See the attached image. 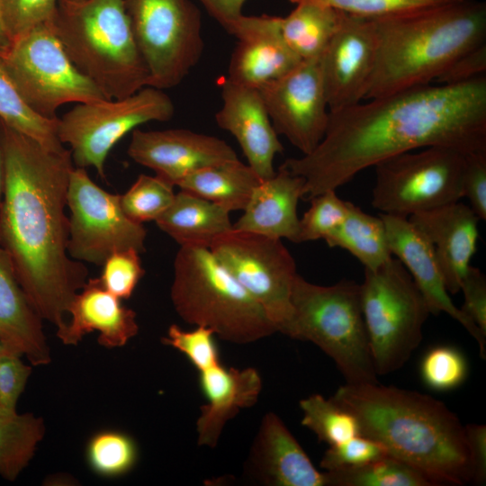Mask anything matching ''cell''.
Listing matches in <instances>:
<instances>
[{
    "instance_id": "35",
    "label": "cell",
    "mask_w": 486,
    "mask_h": 486,
    "mask_svg": "<svg viewBox=\"0 0 486 486\" xmlns=\"http://www.w3.org/2000/svg\"><path fill=\"white\" fill-rule=\"evenodd\" d=\"M86 457L96 474L113 478L128 473L138 460V447L128 434L117 430H103L87 442Z\"/></svg>"
},
{
    "instance_id": "34",
    "label": "cell",
    "mask_w": 486,
    "mask_h": 486,
    "mask_svg": "<svg viewBox=\"0 0 486 486\" xmlns=\"http://www.w3.org/2000/svg\"><path fill=\"white\" fill-rule=\"evenodd\" d=\"M302 425L312 431L320 441L328 446L340 444L359 435L355 416L320 394H312L300 401Z\"/></svg>"
},
{
    "instance_id": "8",
    "label": "cell",
    "mask_w": 486,
    "mask_h": 486,
    "mask_svg": "<svg viewBox=\"0 0 486 486\" xmlns=\"http://www.w3.org/2000/svg\"><path fill=\"white\" fill-rule=\"evenodd\" d=\"M360 295L375 372L391 374L419 346L430 311L410 273L394 256L374 270L364 269Z\"/></svg>"
},
{
    "instance_id": "42",
    "label": "cell",
    "mask_w": 486,
    "mask_h": 486,
    "mask_svg": "<svg viewBox=\"0 0 486 486\" xmlns=\"http://www.w3.org/2000/svg\"><path fill=\"white\" fill-rule=\"evenodd\" d=\"M385 455L388 454L379 443L357 435L340 444L329 446L320 464L326 471H337L363 465Z\"/></svg>"
},
{
    "instance_id": "6",
    "label": "cell",
    "mask_w": 486,
    "mask_h": 486,
    "mask_svg": "<svg viewBox=\"0 0 486 486\" xmlns=\"http://www.w3.org/2000/svg\"><path fill=\"white\" fill-rule=\"evenodd\" d=\"M170 297L183 320L231 343L248 344L277 332L262 306L206 248L180 247Z\"/></svg>"
},
{
    "instance_id": "21",
    "label": "cell",
    "mask_w": 486,
    "mask_h": 486,
    "mask_svg": "<svg viewBox=\"0 0 486 486\" xmlns=\"http://www.w3.org/2000/svg\"><path fill=\"white\" fill-rule=\"evenodd\" d=\"M206 404L196 421L197 443L214 448L226 423L241 409L254 406L262 390V379L253 367L224 366L214 355L194 365Z\"/></svg>"
},
{
    "instance_id": "32",
    "label": "cell",
    "mask_w": 486,
    "mask_h": 486,
    "mask_svg": "<svg viewBox=\"0 0 486 486\" xmlns=\"http://www.w3.org/2000/svg\"><path fill=\"white\" fill-rule=\"evenodd\" d=\"M0 120L50 150L65 149L58 137V118L49 119L36 113L23 100L1 64Z\"/></svg>"
},
{
    "instance_id": "23",
    "label": "cell",
    "mask_w": 486,
    "mask_h": 486,
    "mask_svg": "<svg viewBox=\"0 0 486 486\" xmlns=\"http://www.w3.org/2000/svg\"><path fill=\"white\" fill-rule=\"evenodd\" d=\"M248 468L259 482L272 486H327L302 446L274 412L262 418L252 444Z\"/></svg>"
},
{
    "instance_id": "40",
    "label": "cell",
    "mask_w": 486,
    "mask_h": 486,
    "mask_svg": "<svg viewBox=\"0 0 486 486\" xmlns=\"http://www.w3.org/2000/svg\"><path fill=\"white\" fill-rule=\"evenodd\" d=\"M144 274L140 253L128 249L109 256L99 278L108 292L122 300L132 295Z\"/></svg>"
},
{
    "instance_id": "9",
    "label": "cell",
    "mask_w": 486,
    "mask_h": 486,
    "mask_svg": "<svg viewBox=\"0 0 486 486\" xmlns=\"http://www.w3.org/2000/svg\"><path fill=\"white\" fill-rule=\"evenodd\" d=\"M52 20L13 39L0 53V64L23 100L49 119L66 104L107 99L71 62Z\"/></svg>"
},
{
    "instance_id": "44",
    "label": "cell",
    "mask_w": 486,
    "mask_h": 486,
    "mask_svg": "<svg viewBox=\"0 0 486 486\" xmlns=\"http://www.w3.org/2000/svg\"><path fill=\"white\" fill-rule=\"evenodd\" d=\"M463 198L470 202V208L480 218L486 220V152L465 155L462 182Z\"/></svg>"
},
{
    "instance_id": "38",
    "label": "cell",
    "mask_w": 486,
    "mask_h": 486,
    "mask_svg": "<svg viewBox=\"0 0 486 486\" xmlns=\"http://www.w3.org/2000/svg\"><path fill=\"white\" fill-rule=\"evenodd\" d=\"M467 374L468 364L464 356L451 346H437L429 349L420 364L424 383L437 392L457 388Z\"/></svg>"
},
{
    "instance_id": "30",
    "label": "cell",
    "mask_w": 486,
    "mask_h": 486,
    "mask_svg": "<svg viewBox=\"0 0 486 486\" xmlns=\"http://www.w3.org/2000/svg\"><path fill=\"white\" fill-rule=\"evenodd\" d=\"M324 240L330 248L348 251L364 269L374 270L392 257L381 216L371 215L350 202L342 223Z\"/></svg>"
},
{
    "instance_id": "7",
    "label": "cell",
    "mask_w": 486,
    "mask_h": 486,
    "mask_svg": "<svg viewBox=\"0 0 486 486\" xmlns=\"http://www.w3.org/2000/svg\"><path fill=\"white\" fill-rule=\"evenodd\" d=\"M291 302V317L279 332L318 346L335 362L346 383L378 382L359 284L343 279L333 285H319L297 274Z\"/></svg>"
},
{
    "instance_id": "16",
    "label": "cell",
    "mask_w": 486,
    "mask_h": 486,
    "mask_svg": "<svg viewBox=\"0 0 486 486\" xmlns=\"http://www.w3.org/2000/svg\"><path fill=\"white\" fill-rule=\"evenodd\" d=\"M376 50L373 19L345 13L339 28L320 59L329 112L364 99Z\"/></svg>"
},
{
    "instance_id": "46",
    "label": "cell",
    "mask_w": 486,
    "mask_h": 486,
    "mask_svg": "<svg viewBox=\"0 0 486 486\" xmlns=\"http://www.w3.org/2000/svg\"><path fill=\"white\" fill-rule=\"evenodd\" d=\"M486 43L455 59L436 79L438 85H456L485 75Z\"/></svg>"
},
{
    "instance_id": "51",
    "label": "cell",
    "mask_w": 486,
    "mask_h": 486,
    "mask_svg": "<svg viewBox=\"0 0 486 486\" xmlns=\"http://www.w3.org/2000/svg\"><path fill=\"white\" fill-rule=\"evenodd\" d=\"M10 351H12V350H10L7 346H5L1 342V340H0V357H1L4 354H5V353H7V352H10ZM12 352H13V351H12ZM14 353H15V352H14Z\"/></svg>"
},
{
    "instance_id": "19",
    "label": "cell",
    "mask_w": 486,
    "mask_h": 486,
    "mask_svg": "<svg viewBox=\"0 0 486 486\" xmlns=\"http://www.w3.org/2000/svg\"><path fill=\"white\" fill-rule=\"evenodd\" d=\"M229 33L238 40L227 76L235 83L259 88L302 62L283 38L280 16L242 14Z\"/></svg>"
},
{
    "instance_id": "3",
    "label": "cell",
    "mask_w": 486,
    "mask_h": 486,
    "mask_svg": "<svg viewBox=\"0 0 486 486\" xmlns=\"http://www.w3.org/2000/svg\"><path fill=\"white\" fill-rule=\"evenodd\" d=\"M330 399L355 416L359 435L379 443L435 486L471 482L465 428L442 401L379 382L346 383Z\"/></svg>"
},
{
    "instance_id": "28",
    "label": "cell",
    "mask_w": 486,
    "mask_h": 486,
    "mask_svg": "<svg viewBox=\"0 0 486 486\" xmlns=\"http://www.w3.org/2000/svg\"><path fill=\"white\" fill-rule=\"evenodd\" d=\"M262 181L248 164L238 158L194 172L176 186L233 212L246 208L254 190Z\"/></svg>"
},
{
    "instance_id": "49",
    "label": "cell",
    "mask_w": 486,
    "mask_h": 486,
    "mask_svg": "<svg viewBox=\"0 0 486 486\" xmlns=\"http://www.w3.org/2000/svg\"><path fill=\"white\" fill-rule=\"evenodd\" d=\"M11 40L4 27L2 14V0H0V53L4 51L9 46Z\"/></svg>"
},
{
    "instance_id": "4",
    "label": "cell",
    "mask_w": 486,
    "mask_h": 486,
    "mask_svg": "<svg viewBox=\"0 0 486 486\" xmlns=\"http://www.w3.org/2000/svg\"><path fill=\"white\" fill-rule=\"evenodd\" d=\"M373 21L377 50L366 100L429 85L459 57L486 43V4L479 0Z\"/></svg>"
},
{
    "instance_id": "47",
    "label": "cell",
    "mask_w": 486,
    "mask_h": 486,
    "mask_svg": "<svg viewBox=\"0 0 486 486\" xmlns=\"http://www.w3.org/2000/svg\"><path fill=\"white\" fill-rule=\"evenodd\" d=\"M464 428L472 475L471 482L482 485L486 481V426L469 424Z\"/></svg>"
},
{
    "instance_id": "20",
    "label": "cell",
    "mask_w": 486,
    "mask_h": 486,
    "mask_svg": "<svg viewBox=\"0 0 486 486\" xmlns=\"http://www.w3.org/2000/svg\"><path fill=\"white\" fill-rule=\"evenodd\" d=\"M222 105L215 114L219 127L238 141L248 165L263 179L274 176V159L284 150L258 88L221 83Z\"/></svg>"
},
{
    "instance_id": "31",
    "label": "cell",
    "mask_w": 486,
    "mask_h": 486,
    "mask_svg": "<svg viewBox=\"0 0 486 486\" xmlns=\"http://www.w3.org/2000/svg\"><path fill=\"white\" fill-rule=\"evenodd\" d=\"M44 434L42 418L0 405V477L14 482L29 465Z\"/></svg>"
},
{
    "instance_id": "15",
    "label": "cell",
    "mask_w": 486,
    "mask_h": 486,
    "mask_svg": "<svg viewBox=\"0 0 486 486\" xmlns=\"http://www.w3.org/2000/svg\"><path fill=\"white\" fill-rule=\"evenodd\" d=\"M320 59L302 61L258 88L276 133L302 155L320 143L329 121Z\"/></svg>"
},
{
    "instance_id": "14",
    "label": "cell",
    "mask_w": 486,
    "mask_h": 486,
    "mask_svg": "<svg viewBox=\"0 0 486 486\" xmlns=\"http://www.w3.org/2000/svg\"><path fill=\"white\" fill-rule=\"evenodd\" d=\"M67 206L71 213L68 252L73 259L103 266L114 252H145L143 224L129 219L122 209L120 194L98 186L84 167L71 171Z\"/></svg>"
},
{
    "instance_id": "26",
    "label": "cell",
    "mask_w": 486,
    "mask_h": 486,
    "mask_svg": "<svg viewBox=\"0 0 486 486\" xmlns=\"http://www.w3.org/2000/svg\"><path fill=\"white\" fill-rule=\"evenodd\" d=\"M0 340L32 366L51 361L42 320L22 288L7 253L0 246Z\"/></svg>"
},
{
    "instance_id": "50",
    "label": "cell",
    "mask_w": 486,
    "mask_h": 486,
    "mask_svg": "<svg viewBox=\"0 0 486 486\" xmlns=\"http://www.w3.org/2000/svg\"><path fill=\"white\" fill-rule=\"evenodd\" d=\"M4 157L2 149V129H1V120H0V211L4 194Z\"/></svg>"
},
{
    "instance_id": "29",
    "label": "cell",
    "mask_w": 486,
    "mask_h": 486,
    "mask_svg": "<svg viewBox=\"0 0 486 486\" xmlns=\"http://www.w3.org/2000/svg\"><path fill=\"white\" fill-rule=\"evenodd\" d=\"M345 13L310 3L295 4L286 16L280 17L284 40L302 60L320 59L340 26Z\"/></svg>"
},
{
    "instance_id": "11",
    "label": "cell",
    "mask_w": 486,
    "mask_h": 486,
    "mask_svg": "<svg viewBox=\"0 0 486 486\" xmlns=\"http://www.w3.org/2000/svg\"><path fill=\"white\" fill-rule=\"evenodd\" d=\"M138 48L148 69V86L179 85L203 51L202 16L190 0H123Z\"/></svg>"
},
{
    "instance_id": "12",
    "label": "cell",
    "mask_w": 486,
    "mask_h": 486,
    "mask_svg": "<svg viewBox=\"0 0 486 486\" xmlns=\"http://www.w3.org/2000/svg\"><path fill=\"white\" fill-rule=\"evenodd\" d=\"M174 112L164 90L145 86L124 98L76 104L58 118V137L70 146L76 167L93 166L105 180L107 156L126 134L148 122H167Z\"/></svg>"
},
{
    "instance_id": "18",
    "label": "cell",
    "mask_w": 486,
    "mask_h": 486,
    "mask_svg": "<svg viewBox=\"0 0 486 486\" xmlns=\"http://www.w3.org/2000/svg\"><path fill=\"white\" fill-rule=\"evenodd\" d=\"M392 256L400 261L424 297L430 314H448L475 339L481 356L485 358L486 336L453 302L427 238L407 217L380 213Z\"/></svg>"
},
{
    "instance_id": "39",
    "label": "cell",
    "mask_w": 486,
    "mask_h": 486,
    "mask_svg": "<svg viewBox=\"0 0 486 486\" xmlns=\"http://www.w3.org/2000/svg\"><path fill=\"white\" fill-rule=\"evenodd\" d=\"M292 4L310 2L333 7L344 13L378 19L415 12L458 0H289Z\"/></svg>"
},
{
    "instance_id": "36",
    "label": "cell",
    "mask_w": 486,
    "mask_h": 486,
    "mask_svg": "<svg viewBox=\"0 0 486 486\" xmlns=\"http://www.w3.org/2000/svg\"><path fill=\"white\" fill-rule=\"evenodd\" d=\"M175 196L173 184L158 176L141 174L123 194H120V202L129 219L143 224L155 221L171 205Z\"/></svg>"
},
{
    "instance_id": "13",
    "label": "cell",
    "mask_w": 486,
    "mask_h": 486,
    "mask_svg": "<svg viewBox=\"0 0 486 486\" xmlns=\"http://www.w3.org/2000/svg\"><path fill=\"white\" fill-rule=\"evenodd\" d=\"M217 261L262 306L277 332L292 314L296 263L282 239L232 229L209 248Z\"/></svg>"
},
{
    "instance_id": "45",
    "label": "cell",
    "mask_w": 486,
    "mask_h": 486,
    "mask_svg": "<svg viewBox=\"0 0 486 486\" xmlns=\"http://www.w3.org/2000/svg\"><path fill=\"white\" fill-rule=\"evenodd\" d=\"M464 292L461 310L486 336V277L477 267L470 266L460 291Z\"/></svg>"
},
{
    "instance_id": "27",
    "label": "cell",
    "mask_w": 486,
    "mask_h": 486,
    "mask_svg": "<svg viewBox=\"0 0 486 486\" xmlns=\"http://www.w3.org/2000/svg\"><path fill=\"white\" fill-rule=\"evenodd\" d=\"M230 213L215 202L180 190L155 222L180 247L209 248L218 238L233 229Z\"/></svg>"
},
{
    "instance_id": "17",
    "label": "cell",
    "mask_w": 486,
    "mask_h": 486,
    "mask_svg": "<svg viewBox=\"0 0 486 486\" xmlns=\"http://www.w3.org/2000/svg\"><path fill=\"white\" fill-rule=\"evenodd\" d=\"M127 153L136 163L176 186L184 177L204 167L238 159L223 140L186 129L131 131Z\"/></svg>"
},
{
    "instance_id": "22",
    "label": "cell",
    "mask_w": 486,
    "mask_h": 486,
    "mask_svg": "<svg viewBox=\"0 0 486 486\" xmlns=\"http://www.w3.org/2000/svg\"><path fill=\"white\" fill-rule=\"evenodd\" d=\"M408 219L431 245L446 290L457 293L477 249L480 218L458 201Z\"/></svg>"
},
{
    "instance_id": "2",
    "label": "cell",
    "mask_w": 486,
    "mask_h": 486,
    "mask_svg": "<svg viewBox=\"0 0 486 486\" xmlns=\"http://www.w3.org/2000/svg\"><path fill=\"white\" fill-rule=\"evenodd\" d=\"M4 187L0 246L42 320L62 328L88 270L68 252L70 149L52 151L1 122Z\"/></svg>"
},
{
    "instance_id": "33",
    "label": "cell",
    "mask_w": 486,
    "mask_h": 486,
    "mask_svg": "<svg viewBox=\"0 0 486 486\" xmlns=\"http://www.w3.org/2000/svg\"><path fill=\"white\" fill-rule=\"evenodd\" d=\"M325 472L327 486H435L419 471L389 454L363 465Z\"/></svg>"
},
{
    "instance_id": "1",
    "label": "cell",
    "mask_w": 486,
    "mask_h": 486,
    "mask_svg": "<svg viewBox=\"0 0 486 486\" xmlns=\"http://www.w3.org/2000/svg\"><path fill=\"white\" fill-rule=\"evenodd\" d=\"M441 146L486 152V76L420 86L329 112L326 133L308 155L282 166L304 178L302 199L336 191L392 156Z\"/></svg>"
},
{
    "instance_id": "10",
    "label": "cell",
    "mask_w": 486,
    "mask_h": 486,
    "mask_svg": "<svg viewBox=\"0 0 486 486\" xmlns=\"http://www.w3.org/2000/svg\"><path fill=\"white\" fill-rule=\"evenodd\" d=\"M412 151L374 166L372 205L381 213L408 218L463 198L465 153L441 146Z\"/></svg>"
},
{
    "instance_id": "48",
    "label": "cell",
    "mask_w": 486,
    "mask_h": 486,
    "mask_svg": "<svg viewBox=\"0 0 486 486\" xmlns=\"http://www.w3.org/2000/svg\"><path fill=\"white\" fill-rule=\"evenodd\" d=\"M210 15L229 33L233 24L243 14L247 0H199Z\"/></svg>"
},
{
    "instance_id": "41",
    "label": "cell",
    "mask_w": 486,
    "mask_h": 486,
    "mask_svg": "<svg viewBox=\"0 0 486 486\" xmlns=\"http://www.w3.org/2000/svg\"><path fill=\"white\" fill-rule=\"evenodd\" d=\"M58 0H2V14L10 40L53 19Z\"/></svg>"
},
{
    "instance_id": "5",
    "label": "cell",
    "mask_w": 486,
    "mask_h": 486,
    "mask_svg": "<svg viewBox=\"0 0 486 486\" xmlns=\"http://www.w3.org/2000/svg\"><path fill=\"white\" fill-rule=\"evenodd\" d=\"M55 32L71 62L107 99L148 86L123 0H58Z\"/></svg>"
},
{
    "instance_id": "37",
    "label": "cell",
    "mask_w": 486,
    "mask_h": 486,
    "mask_svg": "<svg viewBox=\"0 0 486 486\" xmlns=\"http://www.w3.org/2000/svg\"><path fill=\"white\" fill-rule=\"evenodd\" d=\"M310 208L299 220L295 243L325 239L344 220L347 212V201H343L329 190L311 199Z\"/></svg>"
},
{
    "instance_id": "43",
    "label": "cell",
    "mask_w": 486,
    "mask_h": 486,
    "mask_svg": "<svg viewBox=\"0 0 486 486\" xmlns=\"http://www.w3.org/2000/svg\"><path fill=\"white\" fill-rule=\"evenodd\" d=\"M21 357L12 351L0 357V405L11 410H16L32 372V365L25 364Z\"/></svg>"
},
{
    "instance_id": "25",
    "label": "cell",
    "mask_w": 486,
    "mask_h": 486,
    "mask_svg": "<svg viewBox=\"0 0 486 486\" xmlns=\"http://www.w3.org/2000/svg\"><path fill=\"white\" fill-rule=\"evenodd\" d=\"M304 184L303 177L281 166L274 176L256 187L233 229L295 243L300 220L297 206Z\"/></svg>"
},
{
    "instance_id": "24",
    "label": "cell",
    "mask_w": 486,
    "mask_h": 486,
    "mask_svg": "<svg viewBox=\"0 0 486 486\" xmlns=\"http://www.w3.org/2000/svg\"><path fill=\"white\" fill-rule=\"evenodd\" d=\"M68 313L70 320L57 330V337L65 346H76L84 336L98 331L100 346L122 347L139 332L136 312L108 292L99 277L87 279L71 301Z\"/></svg>"
}]
</instances>
